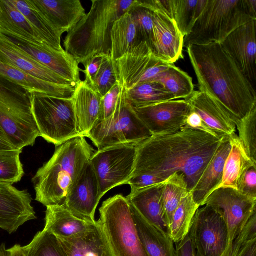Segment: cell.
<instances>
[{"label":"cell","mask_w":256,"mask_h":256,"mask_svg":"<svg viewBox=\"0 0 256 256\" xmlns=\"http://www.w3.org/2000/svg\"><path fill=\"white\" fill-rule=\"evenodd\" d=\"M223 138L186 126L174 133L152 136L138 144L129 181L152 177L162 182L174 173L180 172L191 192Z\"/></svg>","instance_id":"obj_1"},{"label":"cell","mask_w":256,"mask_h":256,"mask_svg":"<svg viewBox=\"0 0 256 256\" xmlns=\"http://www.w3.org/2000/svg\"><path fill=\"white\" fill-rule=\"evenodd\" d=\"M199 90L221 104L235 124L256 108V90L220 43L186 48Z\"/></svg>","instance_id":"obj_2"},{"label":"cell","mask_w":256,"mask_h":256,"mask_svg":"<svg viewBox=\"0 0 256 256\" xmlns=\"http://www.w3.org/2000/svg\"><path fill=\"white\" fill-rule=\"evenodd\" d=\"M95 151L85 137L56 146L51 158L32 179L36 200L46 207L64 204L66 197Z\"/></svg>","instance_id":"obj_3"},{"label":"cell","mask_w":256,"mask_h":256,"mask_svg":"<svg viewBox=\"0 0 256 256\" xmlns=\"http://www.w3.org/2000/svg\"><path fill=\"white\" fill-rule=\"evenodd\" d=\"M136 0H92L89 12L64 40L65 50L84 66L94 56L110 54L114 22L128 12Z\"/></svg>","instance_id":"obj_4"},{"label":"cell","mask_w":256,"mask_h":256,"mask_svg":"<svg viewBox=\"0 0 256 256\" xmlns=\"http://www.w3.org/2000/svg\"><path fill=\"white\" fill-rule=\"evenodd\" d=\"M252 20H256V0H207L190 32L184 37V48L220 43Z\"/></svg>","instance_id":"obj_5"},{"label":"cell","mask_w":256,"mask_h":256,"mask_svg":"<svg viewBox=\"0 0 256 256\" xmlns=\"http://www.w3.org/2000/svg\"><path fill=\"white\" fill-rule=\"evenodd\" d=\"M0 125L17 150L33 146L40 136L32 112L31 94L0 77Z\"/></svg>","instance_id":"obj_6"},{"label":"cell","mask_w":256,"mask_h":256,"mask_svg":"<svg viewBox=\"0 0 256 256\" xmlns=\"http://www.w3.org/2000/svg\"><path fill=\"white\" fill-rule=\"evenodd\" d=\"M98 220L114 256H148L140 241L126 197L116 194L102 204Z\"/></svg>","instance_id":"obj_7"},{"label":"cell","mask_w":256,"mask_h":256,"mask_svg":"<svg viewBox=\"0 0 256 256\" xmlns=\"http://www.w3.org/2000/svg\"><path fill=\"white\" fill-rule=\"evenodd\" d=\"M32 108L40 136L58 146L80 136L71 98L31 94Z\"/></svg>","instance_id":"obj_8"},{"label":"cell","mask_w":256,"mask_h":256,"mask_svg":"<svg viewBox=\"0 0 256 256\" xmlns=\"http://www.w3.org/2000/svg\"><path fill=\"white\" fill-rule=\"evenodd\" d=\"M152 136L126 100L123 89L114 114L106 120L97 121L87 138L100 150L116 145L138 144Z\"/></svg>","instance_id":"obj_9"},{"label":"cell","mask_w":256,"mask_h":256,"mask_svg":"<svg viewBox=\"0 0 256 256\" xmlns=\"http://www.w3.org/2000/svg\"><path fill=\"white\" fill-rule=\"evenodd\" d=\"M138 144L112 146L94 152L90 162L102 197L115 187L128 184L134 168Z\"/></svg>","instance_id":"obj_10"},{"label":"cell","mask_w":256,"mask_h":256,"mask_svg":"<svg viewBox=\"0 0 256 256\" xmlns=\"http://www.w3.org/2000/svg\"><path fill=\"white\" fill-rule=\"evenodd\" d=\"M188 234L198 256H222L230 244L225 222L208 205L197 210Z\"/></svg>","instance_id":"obj_11"},{"label":"cell","mask_w":256,"mask_h":256,"mask_svg":"<svg viewBox=\"0 0 256 256\" xmlns=\"http://www.w3.org/2000/svg\"><path fill=\"white\" fill-rule=\"evenodd\" d=\"M205 204L212 208L224 220L230 244L256 212V198L245 195L236 189L220 188L206 198L204 203Z\"/></svg>","instance_id":"obj_12"},{"label":"cell","mask_w":256,"mask_h":256,"mask_svg":"<svg viewBox=\"0 0 256 256\" xmlns=\"http://www.w3.org/2000/svg\"><path fill=\"white\" fill-rule=\"evenodd\" d=\"M133 109L152 136L165 135L180 130L192 110L185 100H171Z\"/></svg>","instance_id":"obj_13"},{"label":"cell","mask_w":256,"mask_h":256,"mask_svg":"<svg viewBox=\"0 0 256 256\" xmlns=\"http://www.w3.org/2000/svg\"><path fill=\"white\" fill-rule=\"evenodd\" d=\"M256 20L231 32L220 46L255 89L256 82Z\"/></svg>","instance_id":"obj_14"},{"label":"cell","mask_w":256,"mask_h":256,"mask_svg":"<svg viewBox=\"0 0 256 256\" xmlns=\"http://www.w3.org/2000/svg\"><path fill=\"white\" fill-rule=\"evenodd\" d=\"M102 198L98 180L90 160L63 205L78 218L94 222L96 210Z\"/></svg>","instance_id":"obj_15"},{"label":"cell","mask_w":256,"mask_h":256,"mask_svg":"<svg viewBox=\"0 0 256 256\" xmlns=\"http://www.w3.org/2000/svg\"><path fill=\"white\" fill-rule=\"evenodd\" d=\"M32 202L26 190L0 184V228L10 234L27 222L36 218Z\"/></svg>","instance_id":"obj_16"},{"label":"cell","mask_w":256,"mask_h":256,"mask_svg":"<svg viewBox=\"0 0 256 256\" xmlns=\"http://www.w3.org/2000/svg\"><path fill=\"white\" fill-rule=\"evenodd\" d=\"M6 37L36 62L67 81L75 86L81 81L79 64L66 50L60 52L46 45L37 44L14 36Z\"/></svg>","instance_id":"obj_17"},{"label":"cell","mask_w":256,"mask_h":256,"mask_svg":"<svg viewBox=\"0 0 256 256\" xmlns=\"http://www.w3.org/2000/svg\"><path fill=\"white\" fill-rule=\"evenodd\" d=\"M154 12L152 40L150 48L154 56L168 64L183 58L184 36L174 20L160 10Z\"/></svg>","instance_id":"obj_18"},{"label":"cell","mask_w":256,"mask_h":256,"mask_svg":"<svg viewBox=\"0 0 256 256\" xmlns=\"http://www.w3.org/2000/svg\"><path fill=\"white\" fill-rule=\"evenodd\" d=\"M192 110L218 136L230 138L235 135V122L226 109L208 94L194 90L185 100Z\"/></svg>","instance_id":"obj_19"},{"label":"cell","mask_w":256,"mask_h":256,"mask_svg":"<svg viewBox=\"0 0 256 256\" xmlns=\"http://www.w3.org/2000/svg\"><path fill=\"white\" fill-rule=\"evenodd\" d=\"M160 60L146 42H142L115 62L119 83L128 90L141 82L148 70Z\"/></svg>","instance_id":"obj_20"},{"label":"cell","mask_w":256,"mask_h":256,"mask_svg":"<svg viewBox=\"0 0 256 256\" xmlns=\"http://www.w3.org/2000/svg\"><path fill=\"white\" fill-rule=\"evenodd\" d=\"M61 35L71 30L86 15L79 0H26Z\"/></svg>","instance_id":"obj_21"},{"label":"cell","mask_w":256,"mask_h":256,"mask_svg":"<svg viewBox=\"0 0 256 256\" xmlns=\"http://www.w3.org/2000/svg\"><path fill=\"white\" fill-rule=\"evenodd\" d=\"M0 61L47 82L76 86L36 62L0 33Z\"/></svg>","instance_id":"obj_22"},{"label":"cell","mask_w":256,"mask_h":256,"mask_svg":"<svg viewBox=\"0 0 256 256\" xmlns=\"http://www.w3.org/2000/svg\"><path fill=\"white\" fill-rule=\"evenodd\" d=\"M102 97L86 80L77 84L72 99L80 136L87 137L98 120Z\"/></svg>","instance_id":"obj_23"},{"label":"cell","mask_w":256,"mask_h":256,"mask_svg":"<svg viewBox=\"0 0 256 256\" xmlns=\"http://www.w3.org/2000/svg\"><path fill=\"white\" fill-rule=\"evenodd\" d=\"M163 182L130 192L126 197L146 221L170 236L168 225L164 217Z\"/></svg>","instance_id":"obj_24"},{"label":"cell","mask_w":256,"mask_h":256,"mask_svg":"<svg viewBox=\"0 0 256 256\" xmlns=\"http://www.w3.org/2000/svg\"><path fill=\"white\" fill-rule=\"evenodd\" d=\"M0 77L22 87L30 94L71 98L76 87L41 80L0 61Z\"/></svg>","instance_id":"obj_25"},{"label":"cell","mask_w":256,"mask_h":256,"mask_svg":"<svg viewBox=\"0 0 256 256\" xmlns=\"http://www.w3.org/2000/svg\"><path fill=\"white\" fill-rule=\"evenodd\" d=\"M230 148V138L224 137L214 156L190 192L194 202L200 207L204 205L206 198L221 184L225 162Z\"/></svg>","instance_id":"obj_26"},{"label":"cell","mask_w":256,"mask_h":256,"mask_svg":"<svg viewBox=\"0 0 256 256\" xmlns=\"http://www.w3.org/2000/svg\"><path fill=\"white\" fill-rule=\"evenodd\" d=\"M58 239L68 256H114L98 220L76 237Z\"/></svg>","instance_id":"obj_27"},{"label":"cell","mask_w":256,"mask_h":256,"mask_svg":"<svg viewBox=\"0 0 256 256\" xmlns=\"http://www.w3.org/2000/svg\"><path fill=\"white\" fill-rule=\"evenodd\" d=\"M44 230L58 238L76 237L88 230L94 223L75 216L64 205L47 206Z\"/></svg>","instance_id":"obj_28"},{"label":"cell","mask_w":256,"mask_h":256,"mask_svg":"<svg viewBox=\"0 0 256 256\" xmlns=\"http://www.w3.org/2000/svg\"><path fill=\"white\" fill-rule=\"evenodd\" d=\"M0 33L37 44L46 45L30 22L10 0H0Z\"/></svg>","instance_id":"obj_29"},{"label":"cell","mask_w":256,"mask_h":256,"mask_svg":"<svg viewBox=\"0 0 256 256\" xmlns=\"http://www.w3.org/2000/svg\"><path fill=\"white\" fill-rule=\"evenodd\" d=\"M131 205L138 236L148 256H176L170 236L146 221Z\"/></svg>","instance_id":"obj_30"},{"label":"cell","mask_w":256,"mask_h":256,"mask_svg":"<svg viewBox=\"0 0 256 256\" xmlns=\"http://www.w3.org/2000/svg\"><path fill=\"white\" fill-rule=\"evenodd\" d=\"M230 139L231 148L225 162L222 181L218 188H230L238 190L245 172L251 167L256 166V164L248 156L236 134Z\"/></svg>","instance_id":"obj_31"},{"label":"cell","mask_w":256,"mask_h":256,"mask_svg":"<svg viewBox=\"0 0 256 256\" xmlns=\"http://www.w3.org/2000/svg\"><path fill=\"white\" fill-rule=\"evenodd\" d=\"M110 36V54L114 62L142 42L129 12L124 14L114 22Z\"/></svg>","instance_id":"obj_32"},{"label":"cell","mask_w":256,"mask_h":256,"mask_svg":"<svg viewBox=\"0 0 256 256\" xmlns=\"http://www.w3.org/2000/svg\"><path fill=\"white\" fill-rule=\"evenodd\" d=\"M10 2L25 16L46 45L60 52L65 50L61 44L62 35L26 0Z\"/></svg>","instance_id":"obj_33"},{"label":"cell","mask_w":256,"mask_h":256,"mask_svg":"<svg viewBox=\"0 0 256 256\" xmlns=\"http://www.w3.org/2000/svg\"><path fill=\"white\" fill-rule=\"evenodd\" d=\"M124 94L126 100L133 108L175 100L161 84L154 81L138 84L128 90L124 88Z\"/></svg>","instance_id":"obj_34"},{"label":"cell","mask_w":256,"mask_h":256,"mask_svg":"<svg viewBox=\"0 0 256 256\" xmlns=\"http://www.w3.org/2000/svg\"><path fill=\"white\" fill-rule=\"evenodd\" d=\"M189 192L182 173H174L164 181L162 192L163 213L168 228L175 210Z\"/></svg>","instance_id":"obj_35"},{"label":"cell","mask_w":256,"mask_h":256,"mask_svg":"<svg viewBox=\"0 0 256 256\" xmlns=\"http://www.w3.org/2000/svg\"><path fill=\"white\" fill-rule=\"evenodd\" d=\"M152 81L161 84L175 100H186L194 91L192 78L174 64H170L167 70L160 74Z\"/></svg>","instance_id":"obj_36"},{"label":"cell","mask_w":256,"mask_h":256,"mask_svg":"<svg viewBox=\"0 0 256 256\" xmlns=\"http://www.w3.org/2000/svg\"><path fill=\"white\" fill-rule=\"evenodd\" d=\"M199 207L194 202L190 192L181 200L173 214L169 228L170 236L174 243L180 242L188 234Z\"/></svg>","instance_id":"obj_37"},{"label":"cell","mask_w":256,"mask_h":256,"mask_svg":"<svg viewBox=\"0 0 256 256\" xmlns=\"http://www.w3.org/2000/svg\"><path fill=\"white\" fill-rule=\"evenodd\" d=\"M207 0H172V18L184 37L190 32Z\"/></svg>","instance_id":"obj_38"},{"label":"cell","mask_w":256,"mask_h":256,"mask_svg":"<svg viewBox=\"0 0 256 256\" xmlns=\"http://www.w3.org/2000/svg\"><path fill=\"white\" fill-rule=\"evenodd\" d=\"M23 249L26 256H68L58 238L44 230L38 232Z\"/></svg>","instance_id":"obj_39"},{"label":"cell","mask_w":256,"mask_h":256,"mask_svg":"<svg viewBox=\"0 0 256 256\" xmlns=\"http://www.w3.org/2000/svg\"><path fill=\"white\" fill-rule=\"evenodd\" d=\"M21 150L0 152V184H12L20 182L24 172L20 162Z\"/></svg>","instance_id":"obj_40"},{"label":"cell","mask_w":256,"mask_h":256,"mask_svg":"<svg viewBox=\"0 0 256 256\" xmlns=\"http://www.w3.org/2000/svg\"><path fill=\"white\" fill-rule=\"evenodd\" d=\"M118 82L115 62L110 54H103L100 68L88 84L103 96Z\"/></svg>","instance_id":"obj_41"},{"label":"cell","mask_w":256,"mask_h":256,"mask_svg":"<svg viewBox=\"0 0 256 256\" xmlns=\"http://www.w3.org/2000/svg\"><path fill=\"white\" fill-rule=\"evenodd\" d=\"M238 138L253 162L256 164V108L236 124Z\"/></svg>","instance_id":"obj_42"},{"label":"cell","mask_w":256,"mask_h":256,"mask_svg":"<svg viewBox=\"0 0 256 256\" xmlns=\"http://www.w3.org/2000/svg\"><path fill=\"white\" fill-rule=\"evenodd\" d=\"M128 12L132 16L142 40L146 42L150 48L153 34V10L136 0Z\"/></svg>","instance_id":"obj_43"},{"label":"cell","mask_w":256,"mask_h":256,"mask_svg":"<svg viewBox=\"0 0 256 256\" xmlns=\"http://www.w3.org/2000/svg\"><path fill=\"white\" fill-rule=\"evenodd\" d=\"M123 89L118 82L102 97L100 112L98 121L106 120L114 114Z\"/></svg>","instance_id":"obj_44"},{"label":"cell","mask_w":256,"mask_h":256,"mask_svg":"<svg viewBox=\"0 0 256 256\" xmlns=\"http://www.w3.org/2000/svg\"><path fill=\"white\" fill-rule=\"evenodd\" d=\"M238 190L248 196L256 198V166L250 168L240 180Z\"/></svg>","instance_id":"obj_45"},{"label":"cell","mask_w":256,"mask_h":256,"mask_svg":"<svg viewBox=\"0 0 256 256\" xmlns=\"http://www.w3.org/2000/svg\"><path fill=\"white\" fill-rule=\"evenodd\" d=\"M184 126L196 129L208 133L215 137L221 138V137L218 136L211 130L204 122L200 116L192 110L186 116Z\"/></svg>","instance_id":"obj_46"},{"label":"cell","mask_w":256,"mask_h":256,"mask_svg":"<svg viewBox=\"0 0 256 256\" xmlns=\"http://www.w3.org/2000/svg\"><path fill=\"white\" fill-rule=\"evenodd\" d=\"M102 55H98L92 58L84 66L85 69L84 70H81V71L85 75L86 79L84 80L88 84L92 82V79L97 74L100 66Z\"/></svg>","instance_id":"obj_47"},{"label":"cell","mask_w":256,"mask_h":256,"mask_svg":"<svg viewBox=\"0 0 256 256\" xmlns=\"http://www.w3.org/2000/svg\"><path fill=\"white\" fill-rule=\"evenodd\" d=\"M176 256H196L193 242L188 234L184 238L176 243Z\"/></svg>","instance_id":"obj_48"},{"label":"cell","mask_w":256,"mask_h":256,"mask_svg":"<svg viewBox=\"0 0 256 256\" xmlns=\"http://www.w3.org/2000/svg\"><path fill=\"white\" fill-rule=\"evenodd\" d=\"M246 242V236L242 231L238 236L230 244L222 256H238L244 244ZM196 256H198L196 254Z\"/></svg>","instance_id":"obj_49"},{"label":"cell","mask_w":256,"mask_h":256,"mask_svg":"<svg viewBox=\"0 0 256 256\" xmlns=\"http://www.w3.org/2000/svg\"><path fill=\"white\" fill-rule=\"evenodd\" d=\"M256 212H254L250 216L242 230V232L245 235L246 242H249L256 239Z\"/></svg>","instance_id":"obj_50"},{"label":"cell","mask_w":256,"mask_h":256,"mask_svg":"<svg viewBox=\"0 0 256 256\" xmlns=\"http://www.w3.org/2000/svg\"><path fill=\"white\" fill-rule=\"evenodd\" d=\"M17 150L0 125V152Z\"/></svg>","instance_id":"obj_51"},{"label":"cell","mask_w":256,"mask_h":256,"mask_svg":"<svg viewBox=\"0 0 256 256\" xmlns=\"http://www.w3.org/2000/svg\"><path fill=\"white\" fill-rule=\"evenodd\" d=\"M238 256H256V239L245 242Z\"/></svg>","instance_id":"obj_52"},{"label":"cell","mask_w":256,"mask_h":256,"mask_svg":"<svg viewBox=\"0 0 256 256\" xmlns=\"http://www.w3.org/2000/svg\"><path fill=\"white\" fill-rule=\"evenodd\" d=\"M9 249L10 251L11 256H26L23 246L20 244H15Z\"/></svg>","instance_id":"obj_53"},{"label":"cell","mask_w":256,"mask_h":256,"mask_svg":"<svg viewBox=\"0 0 256 256\" xmlns=\"http://www.w3.org/2000/svg\"><path fill=\"white\" fill-rule=\"evenodd\" d=\"M0 256H11L10 249H6L4 244L0 246Z\"/></svg>","instance_id":"obj_54"}]
</instances>
